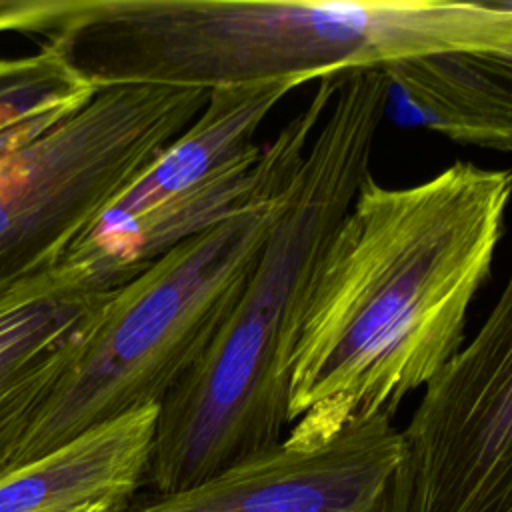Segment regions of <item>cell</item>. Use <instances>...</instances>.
<instances>
[{"label":"cell","mask_w":512,"mask_h":512,"mask_svg":"<svg viewBox=\"0 0 512 512\" xmlns=\"http://www.w3.org/2000/svg\"><path fill=\"white\" fill-rule=\"evenodd\" d=\"M300 160L116 290L36 414L10 470L164 400L234 306Z\"/></svg>","instance_id":"cell-4"},{"label":"cell","mask_w":512,"mask_h":512,"mask_svg":"<svg viewBox=\"0 0 512 512\" xmlns=\"http://www.w3.org/2000/svg\"><path fill=\"white\" fill-rule=\"evenodd\" d=\"M410 512H512V268L402 430Z\"/></svg>","instance_id":"cell-6"},{"label":"cell","mask_w":512,"mask_h":512,"mask_svg":"<svg viewBox=\"0 0 512 512\" xmlns=\"http://www.w3.org/2000/svg\"><path fill=\"white\" fill-rule=\"evenodd\" d=\"M208 94L106 86L46 130L0 136V300L60 268L122 190L202 112Z\"/></svg>","instance_id":"cell-5"},{"label":"cell","mask_w":512,"mask_h":512,"mask_svg":"<svg viewBox=\"0 0 512 512\" xmlns=\"http://www.w3.org/2000/svg\"><path fill=\"white\" fill-rule=\"evenodd\" d=\"M510 198L512 170L470 162L414 186L364 180L312 284L290 360L288 438L394 416L456 356Z\"/></svg>","instance_id":"cell-1"},{"label":"cell","mask_w":512,"mask_h":512,"mask_svg":"<svg viewBox=\"0 0 512 512\" xmlns=\"http://www.w3.org/2000/svg\"><path fill=\"white\" fill-rule=\"evenodd\" d=\"M96 90L48 42L34 54L0 58V136L46 130Z\"/></svg>","instance_id":"cell-12"},{"label":"cell","mask_w":512,"mask_h":512,"mask_svg":"<svg viewBox=\"0 0 512 512\" xmlns=\"http://www.w3.org/2000/svg\"><path fill=\"white\" fill-rule=\"evenodd\" d=\"M390 90L384 70L340 74L234 306L158 404L144 480L158 496L190 490L286 436L290 360L312 284L370 176Z\"/></svg>","instance_id":"cell-2"},{"label":"cell","mask_w":512,"mask_h":512,"mask_svg":"<svg viewBox=\"0 0 512 512\" xmlns=\"http://www.w3.org/2000/svg\"><path fill=\"white\" fill-rule=\"evenodd\" d=\"M424 122L442 136L512 152V58L442 54L384 70Z\"/></svg>","instance_id":"cell-11"},{"label":"cell","mask_w":512,"mask_h":512,"mask_svg":"<svg viewBox=\"0 0 512 512\" xmlns=\"http://www.w3.org/2000/svg\"><path fill=\"white\" fill-rule=\"evenodd\" d=\"M74 0H0L2 32H50L70 12Z\"/></svg>","instance_id":"cell-13"},{"label":"cell","mask_w":512,"mask_h":512,"mask_svg":"<svg viewBox=\"0 0 512 512\" xmlns=\"http://www.w3.org/2000/svg\"><path fill=\"white\" fill-rule=\"evenodd\" d=\"M116 290L62 264L0 300V476Z\"/></svg>","instance_id":"cell-8"},{"label":"cell","mask_w":512,"mask_h":512,"mask_svg":"<svg viewBox=\"0 0 512 512\" xmlns=\"http://www.w3.org/2000/svg\"><path fill=\"white\" fill-rule=\"evenodd\" d=\"M158 406L142 408L0 476V512H126L146 480Z\"/></svg>","instance_id":"cell-9"},{"label":"cell","mask_w":512,"mask_h":512,"mask_svg":"<svg viewBox=\"0 0 512 512\" xmlns=\"http://www.w3.org/2000/svg\"><path fill=\"white\" fill-rule=\"evenodd\" d=\"M48 44L94 88L300 86L442 54L512 58V0H74Z\"/></svg>","instance_id":"cell-3"},{"label":"cell","mask_w":512,"mask_h":512,"mask_svg":"<svg viewBox=\"0 0 512 512\" xmlns=\"http://www.w3.org/2000/svg\"><path fill=\"white\" fill-rule=\"evenodd\" d=\"M296 86L266 82L210 90L206 106L190 126L122 190L90 230L120 224L226 170L256 148L258 126Z\"/></svg>","instance_id":"cell-10"},{"label":"cell","mask_w":512,"mask_h":512,"mask_svg":"<svg viewBox=\"0 0 512 512\" xmlns=\"http://www.w3.org/2000/svg\"><path fill=\"white\" fill-rule=\"evenodd\" d=\"M126 512H410L402 430L378 414L336 434L274 448L176 494Z\"/></svg>","instance_id":"cell-7"}]
</instances>
